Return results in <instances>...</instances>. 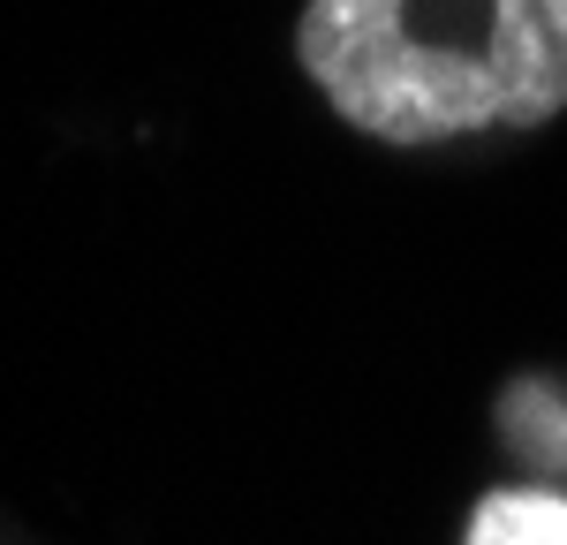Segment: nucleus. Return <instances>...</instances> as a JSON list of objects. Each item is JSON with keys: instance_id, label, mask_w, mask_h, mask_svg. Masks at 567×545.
Returning a JSON list of instances; mask_svg holds the SVG:
<instances>
[{"instance_id": "obj_1", "label": "nucleus", "mask_w": 567, "mask_h": 545, "mask_svg": "<svg viewBox=\"0 0 567 545\" xmlns=\"http://www.w3.org/2000/svg\"><path fill=\"white\" fill-rule=\"evenodd\" d=\"M296 61L379 144L537 130L567 106V0H303Z\"/></svg>"}, {"instance_id": "obj_2", "label": "nucleus", "mask_w": 567, "mask_h": 545, "mask_svg": "<svg viewBox=\"0 0 567 545\" xmlns=\"http://www.w3.org/2000/svg\"><path fill=\"white\" fill-rule=\"evenodd\" d=\"M470 545H567V493L560 485H499L470 515Z\"/></svg>"}, {"instance_id": "obj_3", "label": "nucleus", "mask_w": 567, "mask_h": 545, "mask_svg": "<svg viewBox=\"0 0 567 545\" xmlns=\"http://www.w3.org/2000/svg\"><path fill=\"white\" fill-rule=\"evenodd\" d=\"M499 424H507V448L523 454L529 470H567V394L560 387L523 379V387L499 402Z\"/></svg>"}]
</instances>
